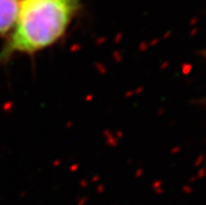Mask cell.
<instances>
[{"instance_id": "obj_2", "label": "cell", "mask_w": 206, "mask_h": 205, "mask_svg": "<svg viewBox=\"0 0 206 205\" xmlns=\"http://www.w3.org/2000/svg\"><path fill=\"white\" fill-rule=\"evenodd\" d=\"M19 0H0V37L12 30L18 13Z\"/></svg>"}, {"instance_id": "obj_1", "label": "cell", "mask_w": 206, "mask_h": 205, "mask_svg": "<svg viewBox=\"0 0 206 205\" xmlns=\"http://www.w3.org/2000/svg\"><path fill=\"white\" fill-rule=\"evenodd\" d=\"M82 0H19L17 18L0 48V63L55 45L71 25Z\"/></svg>"}]
</instances>
